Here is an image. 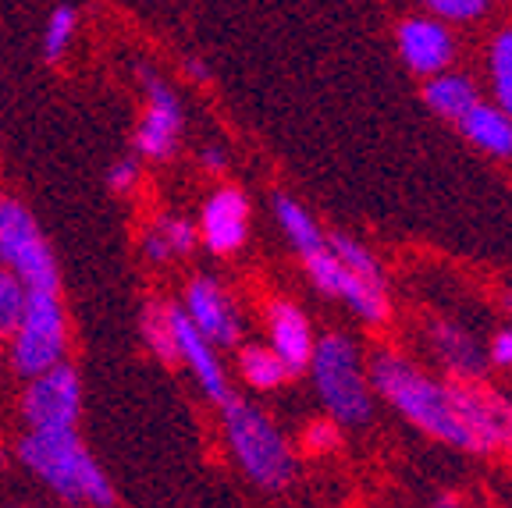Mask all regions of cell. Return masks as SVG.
<instances>
[{
    "label": "cell",
    "instance_id": "obj_1",
    "mask_svg": "<svg viewBox=\"0 0 512 508\" xmlns=\"http://www.w3.org/2000/svg\"><path fill=\"white\" fill-rule=\"evenodd\" d=\"M367 377L374 398H381L409 427L434 437L441 445L473 455L470 434L463 430L456 405H452L448 377H434L427 366H420L413 356L399 349H377L367 359Z\"/></svg>",
    "mask_w": 512,
    "mask_h": 508
},
{
    "label": "cell",
    "instance_id": "obj_2",
    "mask_svg": "<svg viewBox=\"0 0 512 508\" xmlns=\"http://www.w3.org/2000/svg\"><path fill=\"white\" fill-rule=\"evenodd\" d=\"M18 466L57 501L75 508H114L118 494L107 469L93 459L79 430H25L15 445Z\"/></svg>",
    "mask_w": 512,
    "mask_h": 508
},
{
    "label": "cell",
    "instance_id": "obj_3",
    "mask_svg": "<svg viewBox=\"0 0 512 508\" xmlns=\"http://www.w3.org/2000/svg\"><path fill=\"white\" fill-rule=\"evenodd\" d=\"M221 409V434L232 462L242 469V477L260 491H285L296 480V452L278 423L246 398L232 395Z\"/></svg>",
    "mask_w": 512,
    "mask_h": 508
},
{
    "label": "cell",
    "instance_id": "obj_4",
    "mask_svg": "<svg viewBox=\"0 0 512 508\" xmlns=\"http://www.w3.org/2000/svg\"><path fill=\"white\" fill-rule=\"evenodd\" d=\"M306 374H310L317 398L324 402V413L338 427H367L374 416V391H370L367 359L349 334H320Z\"/></svg>",
    "mask_w": 512,
    "mask_h": 508
},
{
    "label": "cell",
    "instance_id": "obj_5",
    "mask_svg": "<svg viewBox=\"0 0 512 508\" xmlns=\"http://www.w3.org/2000/svg\"><path fill=\"white\" fill-rule=\"evenodd\" d=\"M4 342H8L4 359L11 374H18L22 381L57 363H68L72 331H68V310H64L61 292H29L22 320Z\"/></svg>",
    "mask_w": 512,
    "mask_h": 508
},
{
    "label": "cell",
    "instance_id": "obj_6",
    "mask_svg": "<svg viewBox=\"0 0 512 508\" xmlns=\"http://www.w3.org/2000/svg\"><path fill=\"white\" fill-rule=\"evenodd\" d=\"M0 267L25 281L29 292H61V270L40 221L22 199L0 189Z\"/></svg>",
    "mask_w": 512,
    "mask_h": 508
},
{
    "label": "cell",
    "instance_id": "obj_7",
    "mask_svg": "<svg viewBox=\"0 0 512 508\" xmlns=\"http://www.w3.org/2000/svg\"><path fill=\"white\" fill-rule=\"evenodd\" d=\"M82 377L72 363H57L36 377H25L18 395V413L25 430H79L82 420Z\"/></svg>",
    "mask_w": 512,
    "mask_h": 508
},
{
    "label": "cell",
    "instance_id": "obj_8",
    "mask_svg": "<svg viewBox=\"0 0 512 508\" xmlns=\"http://www.w3.org/2000/svg\"><path fill=\"white\" fill-rule=\"evenodd\" d=\"M299 263H303L310 285L317 288L320 295H328V299H338L342 306H349L352 317L360 320V324H367V327L388 324V317H392L388 288H384L381 281L356 278V274L331 253V246H320V249H313V253L299 256Z\"/></svg>",
    "mask_w": 512,
    "mask_h": 508
},
{
    "label": "cell",
    "instance_id": "obj_9",
    "mask_svg": "<svg viewBox=\"0 0 512 508\" xmlns=\"http://www.w3.org/2000/svg\"><path fill=\"white\" fill-rule=\"evenodd\" d=\"M185 135L182 96L160 79L153 68H143V114H139L132 153L150 164H164L178 153Z\"/></svg>",
    "mask_w": 512,
    "mask_h": 508
},
{
    "label": "cell",
    "instance_id": "obj_10",
    "mask_svg": "<svg viewBox=\"0 0 512 508\" xmlns=\"http://www.w3.org/2000/svg\"><path fill=\"white\" fill-rule=\"evenodd\" d=\"M452 405L470 434L473 455L512 452V398L484 381H448Z\"/></svg>",
    "mask_w": 512,
    "mask_h": 508
},
{
    "label": "cell",
    "instance_id": "obj_11",
    "mask_svg": "<svg viewBox=\"0 0 512 508\" xmlns=\"http://www.w3.org/2000/svg\"><path fill=\"white\" fill-rule=\"evenodd\" d=\"M182 313L192 320V327L214 345L217 352L235 349L242 342L246 320H242L239 302L228 295V288L214 274H192L182 288Z\"/></svg>",
    "mask_w": 512,
    "mask_h": 508
},
{
    "label": "cell",
    "instance_id": "obj_12",
    "mask_svg": "<svg viewBox=\"0 0 512 508\" xmlns=\"http://www.w3.org/2000/svg\"><path fill=\"white\" fill-rule=\"evenodd\" d=\"M249 224H253V207L246 192L239 185H217L203 199L200 217H196L200 246L217 260L242 253V246L249 242Z\"/></svg>",
    "mask_w": 512,
    "mask_h": 508
},
{
    "label": "cell",
    "instance_id": "obj_13",
    "mask_svg": "<svg viewBox=\"0 0 512 508\" xmlns=\"http://www.w3.org/2000/svg\"><path fill=\"white\" fill-rule=\"evenodd\" d=\"M168 317H171V334H175L178 363L189 370V377L196 381V388H200V395L207 398V402L224 405L235 391H232V381H228V370H224L221 352L192 327V320L185 317L178 302H168Z\"/></svg>",
    "mask_w": 512,
    "mask_h": 508
},
{
    "label": "cell",
    "instance_id": "obj_14",
    "mask_svg": "<svg viewBox=\"0 0 512 508\" xmlns=\"http://www.w3.org/2000/svg\"><path fill=\"white\" fill-rule=\"evenodd\" d=\"M395 47L399 57L406 61V68L420 79H431V75L445 72L456 64L459 43L452 25L438 22L431 15H413L406 22H399L395 29Z\"/></svg>",
    "mask_w": 512,
    "mask_h": 508
},
{
    "label": "cell",
    "instance_id": "obj_15",
    "mask_svg": "<svg viewBox=\"0 0 512 508\" xmlns=\"http://www.w3.org/2000/svg\"><path fill=\"white\" fill-rule=\"evenodd\" d=\"M424 342L431 349L434 363L448 374V381H484L491 366L488 349L463 324L445 317H427Z\"/></svg>",
    "mask_w": 512,
    "mask_h": 508
},
{
    "label": "cell",
    "instance_id": "obj_16",
    "mask_svg": "<svg viewBox=\"0 0 512 508\" xmlns=\"http://www.w3.org/2000/svg\"><path fill=\"white\" fill-rule=\"evenodd\" d=\"M264 320H267V345H271L274 356L285 363V370L292 377L306 374L313 345H317V334H313V324L303 306H296L292 299H271L264 310Z\"/></svg>",
    "mask_w": 512,
    "mask_h": 508
},
{
    "label": "cell",
    "instance_id": "obj_17",
    "mask_svg": "<svg viewBox=\"0 0 512 508\" xmlns=\"http://www.w3.org/2000/svg\"><path fill=\"white\" fill-rule=\"evenodd\" d=\"M139 249H143L146 263L168 267V263L189 260V256L200 249V231H196V221H189V217L160 214L143 228Z\"/></svg>",
    "mask_w": 512,
    "mask_h": 508
},
{
    "label": "cell",
    "instance_id": "obj_18",
    "mask_svg": "<svg viewBox=\"0 0 512 508\" xmlns=\"http://www.w3.org/2000/svg\"><path fill=\"white\" fill-rule=\"evenodd\" d=\"M459 132L463 139L480 150L484 157L491 160H512V118L502 111L498 104H488V100H480L463 121H459Z\"/></svg>",
    "mask_w": 512,
    "mask_h": 508
},
{
    "label": "cell",
    "instance_id": "obj_19",
    "mask_svg": "<svg viewBox=\"0 0 512 508\" xmlns=\"http://www.w3.org/2000/svg\"><path fill=\"white\" fill-rule=\"evenodd\" d=\"M424 104L434 118L459 125V121H463L466 114L480 104V89L466 72H452V68H445V72L424 79Z\"/></svg>",
    "mask_w": 512,
    "mask_h": 508
},
{
    "label": "cell",
    "instance_id": "obj_20",
    "mask_svg": "<svg viewBox=\"0 0 512 508\" xmlns=\"http://www.w3.org/2000/svg\"><path fill=\"white\" fill-rule=\"evenodd\" d=\"M235 366H239V377L260 395H271V391L285 388L292 381V374L285 370L278 356L271 352V345L264 342H239L235 345Z\"/></svg>",
    "mask_w": 512,
    "mask_h": 508
},
{
    "label": "cell",
    "instance_id": "obj_21",
    "mask_svg": "<svg viewBox=\"0 0 512 508\" xmlns=\"http://www.w3.org/2000/svg\"><path fill=\"white\" fill-rule=\"evenodd\" d=\"M274 221H278V228L285 231L288 246L296 249V256H306V253H313V249L328 246V231L313 221V214L299 203V199L285 196V192L274 196Z\"/></svg>",
    "mask_w": 512,
    "mask_h": 508
},
{
    "label": "cell",
    "instance_id": "obj_22",
    "mask_svg": "<svg viewBox=\"0 0 512 508\" xmlns=\"http://www.w3.org/2000/svg\"><path fill=\"white\" fill-rule=\"evenodd\" d=\"M488 86H491V104H498L512 118V25L495 32V40L488 43Z\"/></svg>",
    "mask_w": 512,
    "mask_h": 508
},
{
    "label": "cell",
    "instance_id": "obj_23",
    "mask_svg": "<svg viewBox=\"0 0 512 508\" xmlns=\"http://www.w3.org/2000/svg\"><path fill=\"white\" fill-rule=\"evenodd\" d=\"M139 331H143V345L150 356H157L164 366H178L175 356V334H171V317H168V302L150 299L143 306V317H139Z\"/></svg>",
    "mask_w": 512,
    "mask_h": 508
},
{
    "label": "cell",
    "instance_id": "obj_24",
    "mask_svg": "<svg viewBox=\"0 0 512 508\" xmlns=\"http://www.w3.org/2000/svg\"><path fill=\"white\" fill-rule=\"evenodd\" d=\"M75 32H79V11L72 4H57L50 11L47 25H43V40H40V50H43V61L47 64H61L68 57L75 43Z\"/></svg>",
    "mask_w": 512,
    "mask_h": 508
},
{
    "label": "cell",
    "instance_id": "obj_25",
    "mask_svg": "<svg viewBox=\"0 0 512 508\" xmlns=\"http://www.w3.org/2000/svg\"><path fill=\"white\" fill-rule=\"evenodd\" d=\"M328 246L345 267L356 274V278H367V281H381L384 285V267L377 260V253L370 246H363L360 239H352L345 231H328Z\"/></svg>",
    "mask_w": 512,
    "mask_h": 508
},
{
    "label": "cell",
    "instance_id": "obj_26",
    "mask_svg": "<svg viewBox=\"0 0 512 508\" xmlns=\"http://www.w3.org/2000/svg\"><path fill=\"white\" fill-rule=\"evenodd\" d=\"M25 302H29V288L22 278H15L11 270L0 267V342L15 331V324L22 320Z\"/></svg>",
    "mask_w": 512,
    "mask_h": 508
},
{
    "label": "cell",
    "instance_id": "obj_27",
    "mask_svg": "<svg viewBox=\"0 0 512 508\" xmlns=\"http://www.w3.org/2000/svg\"><path fill=\"white\" fill-rule=\"evenodd\" d=\"M427 15L445 25H473L491 11V0H420Z\"/></svg>",
    "mask_w": 512,
    "mask_h": 508
},
{
    "label": "cell",
    "instance_id": "obj_28",
    "mask_svg": "<svg viewBox=\"0 0 512 508\" xmlns=\"http://www.w3.org/2000/svg\"><path fill=\"white\" fill-rule=\"evenodd\" d=\"M299 445H303L306 455H331L338 452V445H342V430H338V423L331 420H310L303 427V434H299Z\"/></svg>",
    "mask_w": 512,
    "mask_h": 508
},
{
    "label": "cell",
    "instance_id": "obj_29",
    "mask_svg": "<svg viewBox=\"0 0 512 508\" xmlns=\"http://www.w3.org/2000/svg\"><path fill=\"white\" fill-rule=\"evenodd\" d=\"M139 178H143V160H139L136 153L118 157L111 164V171H107V185H111L114 196H128V192L139 185Z\"/></svg>",
    "mask_w": 512,
    "mask_h": 508
},
{
    "label": "cell",
    "instance_id": "obj_30",
    "mask_svg": "<svg viewBox=\"0 0 512 508\" xmlns=\"http://www.w3.org/2000/svg\"><path fill=\"white\" fill-rule=\"evenodd\" d=\"M488 359L495 366H502V370H512V327H502V331L491 338Z\"/></svg>",
    "mask_w": 512,
    "mask_h": 508
},
{
    "label": "cell",
    "instance_id": "obj_31",
    "mask_svg": "<svg viewBox=\"0 0 512 508\" xmlns=\"http://www.w3.org/2000/svg\"><path fill=\"white\" fill-rule=\"evenodd\" d=\"M200 164L207 175H224L228 171V153H224V146H207V150L200 153Z\"/></svg>",
    "mask_w": 512,
    "mask_h": 508
},
{
    "label": "cell",
    "instance_id": "obj_32",
    "mask_svg": "<svg viewBox=\"0 0 512 508\" xmlns=\"http://www.w3.org/2000/svg\"><path fill=\"white\" fill-rule=\"evenodd\" d=\"M182 64H185V75H189L192 82H200V86L203 82H210V68L200 61V57H185Z\"/></svg>",
    "mask_w": 512,
    "mask_h": 508
},
{
    "label": "cell",
    "instance_id": "obj_33",
    "mask_svg": "<svg viewBox=\"0 0 512 508\" xmlns=\"http://www.w3.org/2000/svg\"><path fill=\"white\" fill-rule=\"evenodd\" d=\"M431 508H463V501H459V498H452V494H441V498L434 501Z\"/></svg>",
    "mask_w": 512,
    "mask_h": 508
},
{
    "label": "cell",
    "instance_id": "obj_34",
    "mask_svg": "<svg viewBox=\"0 0 512 508\" xmlns=\"http://www.w3.org/2000/svg\"><path fill=\"white\" fill-rule=\"evenodd\" d=\"M8 508H36V505H8Z\"/></svg>",
    "mask_w": 512,
    "mask_h": 508
},
{
    "label": "cell",
    "instance_id": "obj_35",
    "mask_svg": "<svg viewBox=\"0 0 512 508\" xmlns=\"http://www.w3.org/2000/svg\"><path fill=\"white\" fill-rule=\"evenodd\" d=\"M0 363H4V345H0Z\"/></svg>",
    "mask_w": 512,
    "mask_h": 508
}]
</instances>
